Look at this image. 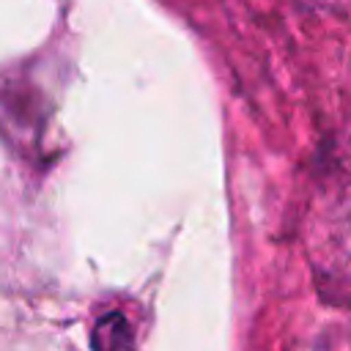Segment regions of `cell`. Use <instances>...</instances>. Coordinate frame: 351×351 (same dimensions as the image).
Wrapping results in <instances>:
<instances>
[{"label":"cell","mask_w":351,"mask_h":351,"mask_svg":"<svg viewBox=\"0 0 351 351\" xmlns=\"http://www.w3.org/2000/svg\"><path fill=\"white\" fill-rule=\"evenodd\" d=\"M93 351H132V326L121 313H107L96 321L90 335Z\"/></svg>","instance_id":"obj_1"}]
</instances>
